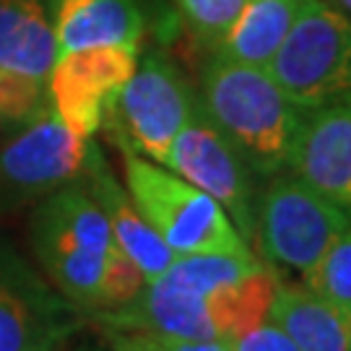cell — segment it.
<instances>
[{
	"instance_id": "1",
	"label": "cell",
	"mask_w": 351,
	"mask_h": 351,
	"mask_svg": "<svg viewBox=\"0 0 351 351\" xmlns=\"http://www.w3.org/2000/svg\"><path fill=\"white\" fill-rule=\"evenodd\" d=\"M32 237L52 284L81 307L112 310L133 300L146 284L117 247L99 203L78 185H65L42 203Z\"/></svg>"
},
{
	"instance_id": "2",
	"label": "cell",
	"mask_w": 351,
	"mask_h": 351,
	"mask_svg": "<svg viewBox=\"0 0 351 351\" xmlns=\"http://www.w3.org/2000/svg\"><path fill=\"white\" fill-rule=\"evenodd\" d=\"M203 107L255 175L287 169L302 114L265 68L213 55L203 71Z\"/></svg>"
},
{
	"instance_id": "3",
	"label": "cell",
	"mask_w": 351,
	"mask_h": 351,
	"mask_svg": "<svg viewBox=\"0 0 351 351\" xmlns=\"http://www.w3.org/2000/svg\"><path fill=\"white\" fill-rule=\"evenodd\" d=\"M120 151L128 195L169 250L177 255H252L211 195L128 146Z\"/></svg>"
},
{
	"instance_id": "4",
	"label": "cell",
	"mask_w": 351,
	"mask_h": 351,
	"mask_svg": "<svg viewBox=\"0 0 351 351\" xmlns=\"http://www.w3.org/2000/svg\"><path fill=\"white\" fill-rule=\"evenodd\" d=\"M265 71L300 110L351 94V19L326 0H300L294 24Z\"/></svg>"
},
{
	"instance_id": "5",
	"label": "cell",
	"mask_w": 351,
	"mask_h": 351,
	"mask_svg": "<svg viewBox=\"0 0 351 351\" xmlns=\"http://www.w3.org/2000/svg\"><path fill=\"white\" fill-rule=\"evenodd\" d=\"M195 101L182 71L159 52H149L107 104L101 125L112 128L117 146L143 154L154 164H167L169 149L190 120Z\"/></svg>"
},
{
	"instance_id": "6",
	"label": "cell",
	"mask_w": 351,
	"mask_h": 351,
	"mask_svg": "<svg viewBox=\"0 0 351 351\" xmlns=\"http://www.w3.org/2000/svg\"><path fill=\"white\" fill-rule=\"evenodd\" d=\"M349 221L351 211L300 177H276L255 201V245L271 265L307 274Z\"/></svg>"
},
{
	"instance_id": "7",
	"label": "cell",
	"mask_w": 351,
	"mask_h": 351,
	"mask_svg": "<svg viewBox=\"0 0 351 351\" xmlns=\"http://www.w3.org/2000/svg\"><path fill=\"white\" fill-rule=\"evenodd\" d=\"M169 172L195 185L219 203L239 237L255 245V190H252L250 167L226 141V136L213 125L203 101H195L190 120L177 133L169 149L167 164Z\"/></svg>"
},
{
	"instance_id": "8",
	"label": "cell",
	"mask_w": 351,
	"mask_h": 351,
	"mask_svg": "<svg viewBox=\"0 0 351 351\" xmlns=\"http://www.w3.org/2000/svg\"><path fill=\"white\" fill-rule=\"evenodd\" d=\"M138 65V45H107L58 55L47 91L58 117L91 138L101 128L107 104Z\"/></svg>"
},
{
	"instance_id": "9",
	"label": "cell",
	"mask_w": 351,
	"mask_h": 351,
	"mask_svg": "<svg viewBox=\"0 0 351 351\" xmlns=\"http://www.w3.org/2000/svg\"><path fill=\"white\" fill-rule=\"evenodd\" d=\"M88 138L45 110L0 151V190L34 195L71 182L86 164Z\"/></svg>"
},
{
	"instance_id": "10",
	"label": "cell",
	"mask_w": 351,
	"mask_h": 351,
	"mask_svg": "<svg viewBox=\"0 0 351 351\" xmlns=\"http://www.w3.org/2000/svg\"><path fill=\"white\" fill-rule=\"evenodd\" d=\"M287 167L315 193L351 211V94L302 114Z\"/></svg>"
},
{
	"instance_id": "11",
	"label": "cell",
	"mask_w": 351,
	"mask_h": 351,
	"mask_svg": "<svg viewBox=\"0 0 351 351\" xmlns=\"http://www.w3.org/2000/svg\"><path fill=\"white\" fill-rule=\"evenodd\" d=\"M84 169L88 172V193L94 195V201L99 203V208L107 216L117 247L133 261L143 281L159 278L172 265L177 252L169 250L164 245V239L141 216L138 208L130 201V195L112 177L110 167L101 162V154L97 146H88Z\"/></svg>"
},
{
	"instance_id": "12",
	"label": "cell",
	"mask_w": 351,
	"mask_h": 351,
	"mask_svg": "<svg viewBox=\"0 0 351 351\" xmlns=\"http://www.w3.org/2000/svg\"><path fill=\"white\" fill-rule=\"evenodd\" d=\"M52 26L58 55H68L107 45H138L143 16L136 0H55Z\"/></svg>"
},
{
	"instance_id": "13",
	"label": "cell",
	"mask_w": 351,
	"mask_h": 351,
	"mask_svg": "<svg viewBox=\"0 0 351 351\" xmlns=\"http://www.w3.org/2000/svg\"><path fill=\"white\" fill-rule=\"evenodd\" d=\"M276 323L300 351H351V315L304 287H278L268 307Z\"/></svg>"
},
{
	"instance_id": "14",
	"label": "cell",
	"mask_w": 351,
	"mask_h": 351,
	"mask_svg": "<svg viewBox=\"0 0 351 351\" xmlns=\"http://www.w3.org/2000/svg\"><path fill=\"white\" fill-rule=\"evenodd\" d=\"M58 42L42 0H0V71L47 81Z\"/></svg>"
},
{
	"instance_id": "15",
	"label": "cell",
	"mask_w": 351,
	"mask_h": 351,
	"mask_svg": "<svg viewBox=\"0 0 351 351\" xmlns=\"http://www.w3.org/2000/svg\"><path fill=\"white\" fill-rule=\"evenodd\" d=\"M68 333L58 302L0 274V351H55Z\"/></svg>"
},
{
	"instance_id": "16",
	"label": "cell",
	"mask_w": 351,
	"mask_h": 351,
	"mask_svg": "<svg viewBox=\"0 0 351 351\" xmlns=\"http://www.w3.org/2000/svg\"><path fill=\"white\" fill-rule=\"evenodd\" d=\"M297 8L300 0H247L216 55L232 63L268 68L294 24Z\"/></svg>"
},
{
	"instance_id": "17",
	"label": "cell",
	"mask_w": 351,
	"mask_h": 351,
	"mask_svg": "<svg viewBox=\"0 0 351 351\" xmlns=\"http://www.w3.org/2000/svg\"><path fill=\"white\" fill-rule=\"evenodd\" d=\"M278 289V278L271 265L258 268L239 284L206 294L219 339L232 341L268 320V307Z\"/></svg>"
},
{
	"instance_id": "18",
	"label": "cell",
	"mask_w": 351,
	"mask_h": 351,
	"mask_svg": "<svg viewBox=\"0 0 351 351\" xmlns=\"http://www.w3.org/2000/svg\"><path fill=\"white\" fill-rule=\"evenodd\" d=\"M263 265L255 255H177L162 276L154 278V284L206 297L239 284Z\"/></svg>"
},
{
	"instance_id": "19",
	"label": "cell",
	"mask_w": 351,
	"mask_h": 351,
	"mask_svg": "<svg viewBox=\"0 0 351 351\" xmlns=\"http://www.w3.org/2000/svg\"><path fill=\"white\" fill-rule=\"evenodd\" d=\"M304 287L351 315V221L317 263L302 274Z\"/></svg>"
},
{
	"instance_id": "20",
	"label": "cell",
	"mask_w": 351,
	"mask_h": 351,
	"mask_svg": "<svg viewBox=\"0 0 351 351\" xmlns=\"http://www.w3.org/2000/svg\"><path fill=\"white\" fill-rule=\"evenodd\" d=\"M182 21L203 47L216 52L247 0H177Z\"/></svg>"
},
{
	"instance_id": "21",
	"label": "cell",
	"mask_w": 351,
	"mask_h": 351,
	"mask_svg": "<svg viewBox=\"0 0 351 351\" xmlns=\"http://www.w3.org/2000/svg\"><path fill=\"white\" fill-rule=\"evenodd\" d=\"M47 81L0 71V123H26L45 112Z\"/></svg>"
},
{
	"instance_id": "22",
	"label": "cell",
	"mask_w": 351,
	"mask_h": 351,
	"mask_svg": "<svg viewBox=\"0 0 351 351\" xmlns=\"http://www.w3.org/2000/svg\"><path fill=\"white\" fill-rule=\"evenodd\" d=\"M112 351H232L224 341H190L146 333V330H117L104 328Z\"/></svg>"
},
{
	"instance_id": "23",
	"label": "cell",
	"mask_w": 351,
	"mask_h": 351,
	"mask_svg": "<svg viewBox=\"0 0 351 351\" xmlns=\"http://www.w3.org/2000/svg\"><path fill=\"white\" fill-rule=\"evenodd\" d=\"M226 346L232 351H300L294 346V341L271 320H265L237 339L226 341Z\"/></svg>"
},
{
	"instance_id": "24",
	"label": "cell",
	"mask_w": 351,
	"mask_h": 351,
	"mask_svg": "<svg viewBox=\"0 0 351 351\" xmlns=\"http://www.w3.org/2000/svg\"><path fill=\"white\" fill-rule=\"evenodd\" d=\"M328 5H333L336 11H341L343 16H349L351 19V0H326Z\"/></svg>"
}]
</instances>
